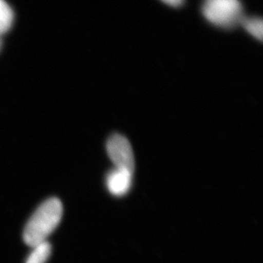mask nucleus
Masks as SVG:
<instances>
[{
	"instance_id": "nucleus-8",
	"label": "nucleus",
	"mask_w": 263,
	"mask_h": 263,
	"mask_svg": "<svg viewBox=\"0 0 263 263\" xmlns=\"http://www.w3.org/2000/svg\"><path fill=\"white\" fill-rule=\"evenodd\" d=\"M162 2H164L165 5L172 6V7H180L181 5H183L185 0H160Z\"/></svg>"
},
{
	"instance_id": "nucleus-7",
	"label": "nucleus",
	"mask_w": 263,
	"mask_h": 263,
	"mask_svg": "<svg viewBox=\"0 0 263 263\" xmlns=\"http://www.w3.org/2000/svg\"><path fill=\"white\" fill-rule=\"evenodd\" d=\"M14 15L10 5L5 0H0V34L5 33L12 25Z\"/></svg>"
},
{
	"instance_id": "nucleus-2",
	"label": "nucleus",
	"mask_w": 263,
	"mask_h": 263,
	"mask_svg": "<svg viewBox=\"0 0 263 263\" xmlns=\"http://www.w3.org/2000/svg\"><path fill=\"white\" fill-rule=\"evenodd\" d=\"M202 13L212 25L226 29L239 25L245 16L240 0H204Z\"/></svg>"
},
{
	"instance_id": "nucleus-5",
	"label": "nucleus",
	"mask_w": 263,
	"mask_h": 263,
	"mask_svg": "<svg viewBox=\"0 0 263 263\" xmlns=\"http://www.w3.org/2000/svg\"><path fill=\"white\" fill-rule=\"evenodd\" d=\"M32 252L28 256L26 263H45L51 255V246L47 241L32 247Z\"/></svg>"
},
{
	"instance_id": "nucleus-3",
	"label": "nucleus",
	"mask_w": 263,
	"mask_h": 263,
	"mask_svg": "<svg viewBox=\"0 0 263 263\" xmlns=\"http://www.w3.org/2000/svg\"><path fill=\"white\" fill-rule=\"evenodd\" d=\"M107 153L115 168L134 173L135 158L129 140L123 135L114 134L107 139Z\"/></svg>"
},
{
	"instance_id": "nucleus-1",
	"label": "nucleus",
	"mask_w": 263,
	"mask_h": 263,
	"mask_svg": "<svg viewBox=\"0 0 263 263\" xmlns=\"http://www.w3.org/2000/svg\"><path fill=\"white\" fill-rule=\"evenodd\" d=\"M62 214L63 206L59 199L51 198L44 202L26 225L23 232L24 242L33 247L47 241L48 237L59 225Z\"/></svg>"
},
{
	"instance_id": "nucleus-4",
	"label": "nucleus",
	"mask_w": 263,
	"mask_h": 263,
	"mask_svg": "<svg viewBox=\"0 0 263 263\" xmlns=\"http://www.w3.org/2000/svg\"><path fill=\"white\" fill-rule=\"evenodd\" d=\"M132 176L133 173L132 172L115 168L108 172L106 177V185L108 191L115 196H124L132 187Z\"/></svg>"
},
{
	"instance_id": "nucleus-6",
	"label": "nucleus",
	"mask_w": 263,
	"mask_h": 263,
	"mask_svg": "<svg viewBox=\"0 0 263 263\" xmlns=\"http://www.w3.org/2000/svg\"><path fill=\"white\" fill-rule=\"evenodd\" d=\"M240 24L251 36H253L259 41H262L263 22L261 18L256 17V16H252V17L243 16Z\"/></svg>"
}]
</instances>
